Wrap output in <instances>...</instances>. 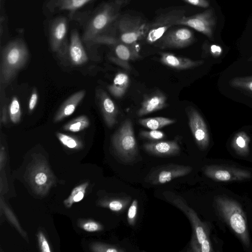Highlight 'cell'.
<instances>
[{
  "label": "cell",
  "instance_id": "22",
  "mask_svg": "<svg viewBox=\"0 0 252 252\" xmlns=\"http://www.w3.org/2000/svg\"><path fill=\"white\" fill-rule=\"evenodd\" d=\"M91 0H50L48 6L51 10L74 11L82 7Z\"/></svg>",
  "mask_w": 252,
  "mask_h": 252
},
{
  "label": "cell",
  "instance_id": "9",
  "mask_svg": "<svg viewBox=\"0 0 252 252\" xmlns=\"http://www.w3.org/2000/svg\"><path fill=\"white\" fill-rule=\"evenodd\" d=\"M217 21L215 11L210 8L192 16L185 15L178 21L177 25L190 27L213 40Z\"/></svg>",
  "mask_w": 252,
  "mask_h": 252
},
{
  "label": "cell",
  "instance_id": "12",
  "mask_svg": "<svg viewBox=\"0 0 252 252\" xmlns=\"http://www.w3.org/2000/svg\"><path fill=\"white\" fill-rule=\"evenodd\" d=\"M67 22L65 18L61 17L55 19L50 27L49 37L52 51L64 56L68 52L66 35Z\"/></svg>",
  "mask_w": 252,
  "mask_h": 252
},
{
  "label": "cell",
  "instance_id": "27",
  "mask_svg": "<svg viewBox=\"0 0 252 252\" xmlns=\"http://www.w3.org/2000/svg\"><path fill=\"white\" fill-rule=\"evenodd\" d=\"M130 201V198L129 197L122 196V197L109 200L107 205L111 210L120 212L126 209Z\"/></svg>",
  "mask_w": 252,
  "mask_h": 252
},
{
  "label": "cell",
  "instance_id": "37",
  "mask_svg": "<svg viewBox=\"0 0 252 252\" xmlns=\"http://www.w3.org/2000/svg\"><path fill=\"white\" fill-rule=\"evenodd\" d=\"M183 1L194 6L202 8H207L210 6L208 0H183Z\"/></svg>",
  "mask_w": 252,
  "mask_h": 252
},
{
  "label": "cell",
  "instance_id": "25",
  "mask_svg": "<svg viewBox=\"0 0 252 252\" xmlns=\"http://www.w3.org/2000/svg\"><path fill=\"white\" fill-rule=\"evenodd\" d=\"M90 125V121L86 116L82 115L66 123L63 126L66 131L76 132L82 131L87 128Z\"/></svg>",
  "mask_w": 252,
  "mask_h": 252
},
{
  "label": "cell",
  "instance_id": "4",
  "mask_svg": "<svg viewBox=\"0 0 252 252\" xmlns=\"http://www.w3.org/2000/svg\"><path fill=\"white\" fill-rule=\"evenodd\" d=\"M148 23L139 17L125 15L117 19L110 39L115 43L135 44L145 38Z\"/></svg>",
  "mask_w": 252,
  "mask_h": 252
},
{
  "label": "cell",
  "instance_id": "16",
  "mask_svg": "<svg viewBox=\"0 0 252 252\" xmlns=\"http://www.w3.org/2000/svg\"><path fill=\"white\" fill-rule=\"evenodd\" d=\"M68 52L70 61L73 65H80L88 61V56L83 46L79 33L75 30L71 32L70 35Z\"/></svg>",
  "mask_w": 252,
  "mask_h": 252
},
{
  "label": "cell",
  "instance_id": "24",
  "mask_svg": "<svg viewBox=\"0 0 252 252\" xmlns=\"http://www.w3.org/2000/svg\"><path fill=\"white\" fill-rule=\"evenodd\" d=\"M175 122V120L162 117L145 118L139 120V123L141 126L151 130H158L173 124Z\"/></svg>",
  "mask_w": 252,
  "mask_h": 252
},
{
  "label": "cell",
  "instance_id": "38",
  "mask_svg": "<svg viewBox=\"0 0 252 252\" xmlns=\"http://www.w3.org/2000/svg\"><path fill=\"white\" fill-rule=\"evenodd\" d=\"M210 54L214 57H219L222 54L221 47L218 45L212 44L209 47Z\"/></svg>",
  "mask_w": 252,
  "mask_h": 252
},
{
  "label": "cell",
  "instance_id": "1",
  "mask_svg": "<svg viewBox=\"0 0 252 252\" xmlns=\"http://www.w3.org/2000/svg\"><path fill=\"white\" fill-rule=\"evenodd\" d=\"M123 4L122 0H116L102 5L87 23L83 40L85 42L101 43L108 33L103 43L106 42L119 17V11Z\"/></svg>",
  "mask_w": 252,
  "mask_h": 252
},
{
  "label": "cell",
  "instance_id": "7",
  "mask_svg": "<svg viewBox=\"0 0 252 252\" xmlns=\"http://www.w3.org/2000/svg\"><path fill=\"white\" fill-rule=\"evenodd\" d=\"M163 194L168 202L186 215L192 225L193 233L201 244L209 236V230L206 224L200 220L194 210L189 206L184 198L171 191H165Z\"/></svg>",
  "mask_w": 252,
  "mask_h": 252
},
{
  "label": "cell",
  "instance_id": "40",
  "mask_svg": "<svg viewBox=\"0 0 252 252\" xmlns=\"http://www.w3.org/2000/svg\"><path fill=\"white\" fill-rule=\"evenodd\" d=\"M201 252H211L213 250L209 237L206 238L201 243Z\"/></svg>",
  "mask_w": 252,
  "mask_h": 252
},
{
  "label": "cell",
  "instance_id": "39",
  "mask_svg": "<svg viewBox=\"0 0 252 252\" xmlns=\"http://www.w3.org/2000/svg\"><path fill=\"white\" fill-rule=\"evenodd\" d=\"M47 176L44 172H39L35 176L34 182L37 185H42L46 183Z\"/></svg>",
  "mask_w": 252,
  "mask_h": 252
},
{
  "label": "cell",
  "instance_id": "18",
  "mask_svg": "<svg viewBox=\"0 0 252 252\" xmlns=\"http://www.w3.org/2000/svg\"><path fill=\"white\" fill-rule=\"evenodd\" d=\"M166 97L160 92L146 96L137 111L138 116H142L160 110L167 106Z\"/></svg>",
  "mask_w": 252,
  "mask_h": 252
},
{
  "label": "cell",
  "instance_id": "34",
  "mask_svg": "<svg viewBox=\"0 0 252 252\" xmlns=\"http://www.w3.org/2000/svg\"><path fill=\"white\" fill-rule=\"evenodd\" d=\"M38 94L36 89H34L31 95L28 105L30 112H32L35 107L38 100Z\"/></svg>",
  "mask_w": 252,
  "mask_h": 252
},
{
  "label": "cell",
  "instance_id": "5",
  "mask_svg": "<svg viewBox=\"0 0 252 252\" xmlns=\"http://www.w3.org/2000/svg\"><path fill=\"white\" fill-rule=\"evenodd\" d=\"M112 144L122 162L131 163L136 160L138 154V147L130 119L126 120L115 133Z\"/></svg>",
  "mask_w": 252,
  "mask_h": 252
},
{
  "label": "cell",
  "instance_id": "28",
  "mask_svg": "<svg viewBox=\"0 0 252 252\" xmlns=\"http://www.w3.org/2000/svg\"><path fill=\"white\" fill-rule=\"evenodd\" d=\"M88 183H85L74 188L72 191L70 195L64 201L65 205L67 207L71 206L73 202L81 201L84 197L85 189Z\"/></svg>",
  "mask_w": 252,
  "mask_h": 252
},
{
  "label": "cell",
  "instance_id": "23",
  "mask_svg": "<svg viewBox=\"0 0 252 252\" xmlns=\"http://www.w3.org/2000/svg\"><path fill=\"white\" fill-rule=\"evenodd\" d=\"M250 138L244 131H239L234 136L231 146L235 153L241 156H246L249 153Z\"/></svg>",
  "mask_w": 252,
  "mask_h": 252
},
{
  "label": "cell",
  "instance_id": "10",
  "mask_svg": "<svg viewBox=\"0 0 252 252\" xmlns=\"http://www.w3.org/2000/svg\"><path fill=\"white\" fill-rule=\"evenodd\" d=\"M207 177L217 182L240 181L252 178V173L247 170L233 167L209 165L202 168Z\"/></svg>",
  "mask_w": 252,
  "mask_h": 252
},
{
  "label": "cell",
  "instance_id": "13",
  "mask_svg": "<svg viewBox=\"0 0 252 252\" xmlns=\"http://www.w3.org/2000/svg\"><path fill=\"white\" fill-rule=\"evenodd\" d=\"M190 129L195 141L201 150H205L210 143L209 134L206 124L200 113L194 108H187Z\"/></svg>",
  "mask_w": 252,
  "mask_h": 252
},
{
  "label": "cell",
  "instance_id": "21",
  "mask_svg": "<svg viewBox=\"0 0 252 252\" xmlns=\"http://www.w3.org/2000/svg\"><path fill=\"white\" fill-rule=\"evenodd\" d=\"M129 83L128 75L124 72H119L115 75L112 84L108 86V89L113 96L120 98L126 93Z\"/></svg>",
  "mask_w": 252,
  "mask_h": 252
},
{
  "label": "cell",
  "instance_id": "36",
  "mask_svg": "<svg viewBox=\"0 0 252 252\" xmlns=\"http://www.w3.org/2000/svg\"><path fill=\"white\" fill-rule=\"evenodd\" d=\"M191 251L193 252H201V244L199 243L196 235L192 233L190 243Z\"/></svg>",
  "mask_w": 252,
  "mask_h": 252
},
{
  "label": "cell",
  "instance_id": "14",
  "mask_svg": "<svg viewBox=\"0 0 252 252\" xmlns=\"http://www.w3.org/2000/svg\"><path fill=\"white\" fill-rule=\"evenodd\" d=\"M143 148L151 155L161 157L176 156L180 152V147L175 140L148 142L143 145Z\"/></svg>",
  "mask_w": 252,
  "mask_h": 252
},
{
  "label": "cell",
  "instance_id": "42",
  "mask_svg": "<svg viewBox=\"0 0 252 252\" xmlns=\"http://www.w3.org/2000/svg\"><path fill=\"white\" fill-rule=\"evenodd\" d=\"M248 61L249 62H252V56L250 57V58L248 59Z\"/></svg>",
  "mask_w": 252,
  "mask_h": 252
},
{
  "label": "cell",
  "instance_id": "2",
  "mask_svg": "<svg viewBox=\"0 0 252 252\" xmlns=\"http://www.w3.org/2000/svg\"><path fill=\"white\" fill-rule=\"evenodd\" d=\"M217 209L245 246L249 247L250 239L247 220L240 205L235 200L223 196L215 198Z\"/></svg>",
  "mask_w": 252,
  "mask_h": 252
},
{
  "label": "cell",
  "instance_id": "26",
  "mask_svg": "<svg viewBox=\"0 0 252 252\" xmlns=\"http://www.w3.org/2000/svg\"><path fill=\"white\" fill-rule=\"evenodd\" d=\"M229 84L235 89L252 93V75L234 77Z\"/></svg>",
  "mask_w": 252,
  "mask_h": 252
},
{
  "label": "cell",
  "instance_id": "29",
  "mask_svg": "<svg viewBox=\"0 0 252 252\" xmlns=\"http://www.w3.org/2000/svg\"><path fill=\"white\" fill-rule=\"evenodd\" d=\"M9 114L11 121L14 124L18 123L21 117V111L19 100L14 96L9 107Z\"/></svg>",
  "mask_w": 252,
  "mask_h": 252
},
{
  "label": "cell",
  "instance_id": "15",
  "mask_svg": "<svg viewBox=\"0 0 252 252\" xmlns=\"http://www.w3.org/2000/svg\"><path fill=\"white\" fill-rule=\"evenodd\" d=\"M97 96L104 121L107 126L111 127L117 122L118 108L113 101L103 90H98Z\"/></svg>",
  "mask_w": 252,
  "mask_h": 252
},
{
  "label": "cell",
  "instance_id": "20",
  "mask_svg": "<svg viewBox=\"0 0 252 252\" xmlns=\"http://www.w3.org/2000/svg\"><path fill=\"white\" fill-rule=\"evenodd\" d=\"M86 92L79 91L69 97L61 106L54 117V122L57 123L71 115L84 97Z\"/></svg>",
  "mask_w": 252,
  "mask_h": 252
},
{
  "label": "cell",
  "instance_id": "31",
  "mask_svg": "<svg viewBox=\"0 0 252 252\" xmlns=\"http://www.w3.org/2000/svg\"><path fill=\"white\" fill-rule=\"evenodd\" d=\"M140 137L144 139L157 141L163 139L165 134L158 130H151L150 131H141L139 134Z\"/></svg>",
  "mask_w": 252,
  "mask_h": 252
},
{
  "label": "cell",
  "instance_id": "11",
  "mask_svg": "<svg viewBox=\"0 0 252 252\" xmlns=\"http://www.w3.org/2000/svg\"><path fill=\"white\" fill-rule=\"evenodd\" d=\"M194 41L192 32L185 27L168 30L155 43L160 48H182L187 47Z\"/></svg>",
  "mask_w": 252,
  "mask_h": 252
},
{
  "label": "cell",
  "instance_id": "6",
  "mask_svg": "<svg viewBox=\"0 0 252 252\" xmlns=\"http://www.w3.org/2000/svg\"><path fill=\"white\" fill-rule=\"evenodd\" d=\"M185 15V11L176 8L163 13L153 21L148 23L147 33L145 37L150 44L155 43L163 35L178 21Z\"/></svg>",
  "mask_w": 252,
  "mask_h": 252
},
{
  "label": "cell",
  "instance_id": "32",
  "mask_svg": "<svg viewBox=\"0 0 252 252\" xmlns=\"http://www.w3.org/2000/svg\"><path fill=\"white\" fill-rule=\"evenodd\" d=\"M138 209V201L135 199L130 205L127 214V220L128 223L131 225H135L137 218Z\"/></svg>",
  "mask_w": 252,
  "mask_h": 252
},
{
  "label": "cell",
  "instance_id": "3",
  "mask_svg": "<svg viewBox=\"0 0 252 252\" xmlns=\"http://www.w3.org/2000/svg\"><path fill=\"white\" fill-rule=\"evenodd\" d=\"M28 58V48L22 39H16L7 44L1 54V84H7L10 82L17 72L25 66Z\"/></svg>",
  "mask_w": 252,
  "mask_h": 252
},
{
  "label": "cell",
  "instance_id": "35",
  "mask_svg": "<svg viewBox=\"0 0 252 252\" xmlns=\"http://www.w3.org/2000/svg\"><path fill=\"white\" fill-rule=\"evenodd\" d=\"M83 229L88 232H94L101 229V225L94 221H88L83 225Z\"/></svg>",
  "mask_w": 252,
  "mask_h": 252
},
{
  "label": "cell",
  "instance_id": "30",
  "mask_svg": "<svg viewBox=\"0 0 252 252\" xmlns=\"http://www.w3.org/2000/svg\"><path fill=\"white\" fill-rule=\"evenodd\" d=\"M56 136L63 145L69 148L76 149L81 146L80 142L74 137L61 132H57Z\"/></svg>",
  "mask_w": 252,
  "mask_h": 252
},
{
  "label": "cell",
  "instance_id": "17",
  "mask_svg": "<svg viewBox=\"0 0 252 252\" xmlns=\"http://www.w3.org/2000/svg\"><path fill=\"white\" fill-rule=\"evenodd\" d=\"M160 60L163 64L179 70L194 68L204 63V61L202 60L194 61L170 53H161Z\"/></svg>",
  "mask_w": 252,
  "mask_h": 252
},
{
  "label": "cell",
  "instance_id": "8",
  "mask_svg": "<svg viewBox=\"0 0 252 252\" xmlns=\"http://www.w3.org/2000/svg\"><path fill=\"white\" fill-rule=\"evenodd\" d=\"M192 168L189 165L170 163L154 167L146 176L145 181L153 185L165 184L189 174Z\"/></svg>",
  "mask_w": 252,
  "mask_h": 252
},
{
  "label": "cell",
  "instance_id": "33",
  "mask_svg": "<svg viewBox=\"0 0 252 252\" xmlns=\"http://www.w3.org/2000/svg\"><path fill=\"white\" fill-rule=\"evenodd\" d=\"M37 236L39 246L41 251L43 252H50L51 250H50L48 243L44 235L41 232H39Z\"/></svg>",
  "mask_w": 252,
  "mask_h": 252
},
{
  "label": "cell",
  "instance_id": "19",
  "mask_svg": "<svg viewBox=\"0 0 252 252\" xmlns=\"http://www.w3.org/2000/svg\"><path fill=\"white\" fill-rule=\"evenodd\" d=\"M115 53L117 58L112 59L116 63L128 68L127 62L139 58L137 43L126 44L120 42H116Z\"/></svg>",
  "mask_w": 252,
  "mask_h": 252
},
{
  "label": "cell",
  "instance_id": "43",
  "mask_svg": "<svg viewBox=\"0 0 252 252\" xmlns=\"http://www.w3.org/2000/svg\"><path fill=\"white\" fill-rule=\"evenodd\" d=\"M123 0V2L124 3L127 2V1H128V0Z\"/></svg>",
  "mask_w": 252,
  "mask_h": 252
},
{
  "label": "cell",
  "instance_id": "41",
  "mask_svg": "<svg viewBox=\"0 0 252 252\" xmlns=\"http://www.w3.org/2000/svg\"><path fill=\"white\" fill-rule=\"evenodd\" d=\"M7 121V110L6 106H3L1 110L0 123L5 125Z\"/></svg>",
  "mask_w": 252,
  "mask_h": 252
}]
</instances>
